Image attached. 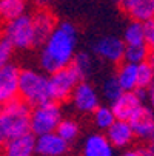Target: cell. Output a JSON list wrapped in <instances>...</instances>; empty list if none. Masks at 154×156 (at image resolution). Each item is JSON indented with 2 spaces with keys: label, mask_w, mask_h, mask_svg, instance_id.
<instances>
[{
  "label": "cell",
  "mask_w": 154,
  "mask_h": 156,
  "mask_svg": "<svg viewBox=\"0 0 154 156\" xmlns=\"http://www.w3.org/2000/svg\"><path fill=\"white\" fill-rule=\"evenodd\" d=\"M42 43V68L46 73L57 71L63 66H68L76 54L77 30L71 22H60Z\"/></svg>",
  "instance_id": "obj_1"
},
{
  "label": "cell",
  "mask_w": 154,
  "mask_h": 156,
  "mask_svg": "<svg viewBox=\"0 0 154 156\" xmlns=\"http://www.w3.org/2000/svg\"><path fill=\"white\" fill-rule=\"evenodd\" d=\"M29 111L31 107L19 98L0 105V147L29 131Z\"/></svg>",
  "instance_id": "obj_2"
},
{
  "label": "cell",
  "mask_w": 154,
  "mask_h": 156,
  "mask_svg": "<svg viewBox=\"0 0 154 156\" xmlns=\"http://www.w3.org/2000/svg\"><path fill=\"white\" fill-rule=\"evenodd\" d=\"M19 96L29 107H36L51 101L48 76L36 70H20Z\"/></svg>",
  "instance_id": "obj_3"
},
{
  "label": "cell",
  "mask_w": 154,
  "mask_h": 156,
  "mask_svg": "<svg viewBox=\"0 0 154 156\" xmlns=\"http://www.w3.org/2000/svg\"><path fill=\"white\" fill-rule=\"evenodd\" d=\"M62 118V108L59 102L53 99L36 105L29 111V133H33L34 136H39L43 133L56 131Z\"/></svg>",
  "instance_id": "obj_4"
},
{
  "label": "cell",
  "mask_w": 154,
  "mask_h": 156,
  "mask_svg": "<svg viewBox=\"0 0 154 156\" xmlns=\"http://www.w3.org/2000/svg\"><path fill=\"white\" fill-rule=\"evenodd\" d=\"M5 39L11 43L12 48L19 50H25L37 45L31 16L22 14L15 19L8 20L5 25Z\"/></svg>",
  "instance_id": "obj_5"
},
{
  "label": "cell",
  "mask_w": 154,
  "mask_h": 156,
  "mask_svg": "<svg viewBox=\"0 0 154 156\" xmlns=\"http://www.w3.org/2000/svg\"><path fill=\"white\" fill-rule=\"evenodd\" d=\"M51 76L48 77L50 82V93L51 99L56 102H65L71 98V93L74 90V87L82 80L79 74L74 71L71 65L63 66V68L50 73Z\"/></svg>",
  "instance_id": "obj_6"
},
{
  "label": "cell",
  "mask_w": 154,
  "mask_h": 156,
  "mask_svg": "<svg viewBox=\"0 0 154 156\" xmlns=\"http://www.w3.org/2000/svg\"><path fill=\"white\" fill-rule=\"evenodd\" d=\"M143 105H145V102L136 90L122 91V94L111 102V110H113L116 119L129 121L142 110Z\"/></svg>",
  "instance_id": "obj_7"
},
{
  "label": "cell",
  "mask_w": 154,
  "mask_h": 156,
  "mask_svg": "<svg viewBox=\"0 0 154 156\" xmlns=\"http://www.w3.org/2000/svg\"><path fill=\"white\" fill-rule=\"evenodd\" d=\"M71 99L74 107L80 113H93V111L100 105V98L96 88L86 80H79V83L74 87L71 93Z\"/></svg>",
  "instance_id": "obj_8"
},
{
  "label": "cell",
  "mask_w": 154,
  "mask_h": 156,
  "mask_svg": "<svg viewBox=\"0 0 154 156\" xmlns=\"http://www.w3.org/2000/svg\"><path fill=\"white\" fill-rule=\"evenodd\" d=\"M93 51L97 57H100L105 62L111 63H120L123 60V53H125V42L116 36H106L100 37L99 40L94 42Z\"/></svg>",
  "instance_id": "obj_9"
},
{
  "label": "cell",
  "mask_w": 154,
  "mask_h": 156,
  "mask_svg": "<svg viewBox=\"0 0 154 156\" xmlns=\"http://www.w3.org/2000/svg\"><path fill=\"white\" fill-rule=\"evenodd\" d=\"M70 150V142L60 138L56 131L36 136L34 151L39 156H65Z\"/></svg>",
  "instance_id": "obj_10"
},
{
  "label": "cell",
  "mask_w": 154,
  "mask_h": 156,
  "mask_svg": "<svg viewBox=\"0 0 154 156\" xmlns=\"http://www.w3.org/2000/svg\"><path fill=\"white\" fill-rule=\"evenodd\" d=\"M19 66L6 63L0 68V105L19 98Z\"/></svg>",
  "instance_id": "obj_11"
},
{
  "label": "cell",
  "mask_w": 154,
  "mask_h": 156,
  "mask_svg": "<svg viewBox=\"0 0 154 156\" xmlns=\"http://www.w3.org/2000/svg\"><path fill=\"white\" fill-rule=\"evenodd\" d=\"M34 142L36 136L33 133H23L20 136H15L9 141H6L2 147V153L0 156H34Z\"/></svg>",
  "instance_id": "obj_12"
},
{
  "label": "cell",
  "mask_w": 154,
  "mask_h": 156,
  "mask_svg": "<svg viewBox=\"0 0 154 156\" xmlns=\"http://www.w3.org/2000/svg\"><path fill=\"white\" fill-rule=\"evenodd\" d=\"M108 141L111 142V145L114 148H125L128 145L133 144L134 141V133L131 128L128 121H122V119H116L111 125L106 128V135Z\"/></svg>",
  "instance_id": "obj_13"
},
{
  "label": "cell",
  "mask_w": 154,
  "mask_h": 156,
  "mask_svg": "<svg viewBox=\"0 0 154 156\" xmlns=\"http://www.w3.org/2000/svg\"><path fill=\"white\" fill-rule=\"evenodd\" d=\"M128 122H129L131 128H133L134 138H139V139H143V141H151L152 139L154 118H152V111H151L149 107L143 105L139 113L134 118H131Z\"/></svg>",
  "instance_id": "obj_14"
},
{
  "label": "cell",
  "mask_w": 154,
  "mask_h": 156,
  "mask_svg": "<svg viewBox=\"0 0 154 156\" xmlns=\"http://www.w3.org/2000/svg\"><path fill=\"white\" fill-rule=\"evenodd\" d=\"M82 156H114V147L105 135L93 133L83 141Z\"/></svg>",
  "instance_id": "obj_15"
},
{
  "label": "cell",
  "mask_w": 154,
  "mask_h": 156,
  "mask_svg": "<svg viewBox=\"0 0 154 156\" xmlns=\"http://www.w3.org/2000/svg\"><path fill=\"white\" fill-rule=\"evenodd\" d=\"M123 12L133 20H149L154 17V0H122Z\"/></svg>",
  "instance_id": "obj_16"
},
{
  "label": "cell",
  "mask_w": 154,
  "mask_h": 156,
  "mask_svg": "<svg viewBox=\"0 0 154 156\" xmlns=\"http://www.w3.org/2000/svg\"><path fill=\"white\" fill-rule=\"evenodd\" d=\"M31 19H33V27H34L37 43H42L50 36V33L54 30V27L57 25V20H56L54 14L48 9H40Z\"/></svg>",
  "instance_id": "obj_17"
},
{
  "label": "cell",
  "mask_w": 154,
  "mask_h": 156,
  "mask_svg": "<svg viewBox=\"0 0 154 156\" xmlns=\"http://www.w3.org/2000/svg\"><path fill=\"white\" fill-rule=\"evenodd\" d=\"M116 79L123 91H133L137 88V63L125 62L120 65V68L116 74Z\"/></svg>",
  "instance_id": "obj_18"
},
{
  "label": "cell",
  "mask_w": 154,
  "mask_h": 156,
  "mask_svg": "<svg viewBox=\"0 0 154 156\" xmlns=\"http://www.w3.org/2000/svg\"><path fill=\"white\" fill-rule=\"evenodd\" d=\"M151 57V47L146 43H133V45H125L123 60L131 63H140Z\"/></svg>",
  "instance_id": "obj_19"
},
{
  "label": "cell",
  "mask_w": 154,
  "mask_h": 156,
  "mask_svg": "<svg viewBox=\"0 0 154 156\" xmlns=\"http://www.w3.org/2000/svg\"><path fill=\"white\" fill-rule=\"evenodd\" d=\"M26 0H0V19L8 22L25 14Z\"/></svg>",
  "instance_id": "obj_20"
},
{
  "label": "cell",
  "mask_w": 154,
  "mask_h": 156,
  "mask_svg": "<svg viewBox=\"0 0 154 156\" xmlns=\"http://www.w3.org/2000/svg\"><path fill=\"white\" fill-rule=\"evenodd\" d=\"M154 80V66L149 57L145 62L137 63V88H149Z\"/></svg>",
  "instance_id": "obj_21"
},
{
  "label": "cell",
  "mask_w": 154,
  "mask_h": 156,
  "mask_svg": "<svg viewBox=\"0 0 154 156\" xmlns=\"http://www.w3.org/2000/svg\"><path fill=\"white\" fill-rule=\"evenodd\" d=\"M125 45H133V43H145L143 37V22L140 20H131V23L126 27L123 33Z\"/></svg>",
  "instance_id": "obj_22"
},
{
  "label": "cell",
  "mask_w": 154,
  "mask_h": 156,
  "mask_svg": "<svg viewBox=\"0 0 154 156\" xmlns=\"http://www.w3.org/2000/svg\"><path fill=\"white\" fill-rule=\"evenodd\" d=\"M56 133H57L60 138H63L67 142L71 144L73 141L77 139L79 133H80V127H79V124H77L76 121H73V119H63V118H62V121L59 122V125H57V128H56Z\"/></svg>",
  "instance_id": "obj_23"
},
{
  "label": "cell",
  "mask_w": 154,
  "mask_h": 156,
  "mask_svg": "<svg viewBox=\"0 0 154 156\" xmlns=\"http://www.w3.org/2000/svg\"><path fill=\"white\" fill-rule=\"evenodd\" d=\"M74 71L79 74L80 79H86L90 76L91 70H93V60H91V56L86 54V53H79V54H74L71 63H70Z\"/></svg>",
  "instance_id": "obj_24"
},
{
  "label": "cell",
  "mask_w": 154,
  "mask_h": 156,
  "mask_svg": "<svg viewBox=\"0 0 154 156\" xmlns=\"http://www.w3.org/2000/svg\"><path fill=\"white\" fill-rule=\"evenodd\" d=\"M93 119H94V125L99 130H106L109 125L116 121L111 107H106V105H99L93 111Z\"/></svg>",
  "instance_id": "obj_25"
},
{
  "label": "cell",
  "mask_w": 154,
  "mask_h": 156,
  "mask_svg": "<svg viewBox=\"0 0 154 156\" xmlns=\"http://www.w3.org/2000/svg\"><path fill=\"white\" fill-rule=\"evenodd\" d=\"M122 91H123V90H122V87L119 85L116 76H114V77H109V79L105 80L102 93H103V98H105L106 101L113 102L116 98H119V96L122 94Z\"/></svg>",
  "instance_id": "obj_26"
},
{
  "label": "cell",
  "mask_w": 154,
  "mask_h": 156,
  "mask_svg": "<svg viewBox=\"0 0 154 156\" xmlns=\"http://www.w3.org/2000/svg\"><path fill=\"white\" fill-rule=\"evenodd\" d=\"M12 47H11V43L3 37V39H0V68H2L3 65H6L11 59V54H12Z\"/></svg>",
  "instance_id": "obj_27"
},
{
  "label": "cell",
  "mask_w": 154,
  "mask_h": 156,
  "mask_svg": "<svg viewBox=\"0 0 154 156\" xmlns=\"http://www.w3.org/2000/svg\"><path fill=\"white\" fill-rule=\"evenodd\" d=\"M143 37H145V43L148 47L154 45V22H152V19L143 22Z\"/></svg>",
  "instance_id": "obj_28"
},
{
  "label": "cell",
  "mask_w": 154,
  "mask_h": 156,
  "mask_svg": "<svg viewBox=\"0 0 154 156\" xmlns=\"http://www.w3.org/2000/svg\"><path fill=\"white\" fill-rule=\"evenodd\" d=\"M122 156H142V150H128Z\"/></svg>",
  "instance_id": "obj_29"
},
{
  "label": "cell",
  "mask_w": 154,
  "mask_h": 156,
  "mask_svg": "<svg viewBox=\"0 0 154 156\" xmlns=\"http://www.w3.org/2000/svg\"><path fill=\"white\" fill-rule=\"evenodd\" d=\"M140 150H142V156H154L152 145H149L148 148H140Z\"/></svg>",
  "instance_id": "obj_30"
},
{
  "label": "cell",
  "mask_w": 154,
  "mask_h": 156,
  "mask_svg": "<svg viewBox=\"0 0 154 156\" xmlns=\"http://www.w3.org/2000/svg\"><path fill=\"white\" fill-rule=\"evenodd\" d=\"M53 2H54V0H36V3H37L39 6H42V8H45V6L51 5Z\"/></svg>",
  "instance_id": "obj_31"
},
{
  "label": "cell",
  "mask_w": 154,
  "mask_h": 156,
  "mask_svg": "<svg viewBox=\"0 0 154 156\" xmlns=\"http://www.w3.org/2000/svg\"><path fill=\"white\" fill-rule=\"evenodd\" d=\"M116 2H119V3H120V2H122V0H116Z\"/></svg>",
  "instance_id": "obj_32"
}]
</instances>
